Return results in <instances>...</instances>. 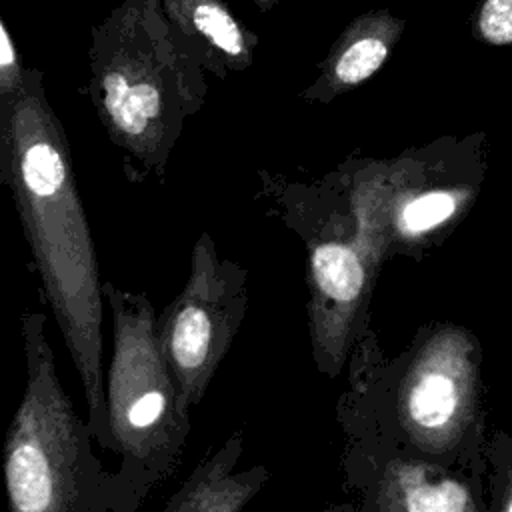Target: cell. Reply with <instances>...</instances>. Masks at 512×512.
<instances>
[{"label":"cell","mask_w":512,"mask_h":512,"mask_svg":"<svg viewBox=\"0 0 512 512\" xmlns=\"http://www.w3.org/2000/svg\"><path fill=\"white\" fill-rule=\"evenodd\" d=\"M26 80V70L20 64L14 40L6 22H0V102L12 98Z\"/></svg>","instance_id":"obj_14"},{"label":"cell","mask_w":512,"mask_h":512,"mask_svg":"<svg viewBox=\"0 0 512 512\" xmlns=\"http://www.w3.org/2000/svg\"><path fill=\"white\" fill-rule=\"evenodd\" d=\"M88 56L92 104L110 140L162 174L186 118L208 92L200 56L162 0H122L92 28Z\"/></svg>","instance_id":"obj_2"},{"label":"cell","mask_w":512,"mask_h":512,"mask_svg":"<svg viewBox=\"0 0 512 512\" xmlns=\"http://www.w3.org/2000/svg\"><path fill=\"white\" fill-rule=\"evenodd\" d=\"M472 34L490 46H512V0H480Z\"/></svg>","instance_id":"obj_13"},{"label":"cell","mask_w":512,"mask_h":512,"mask_svg":"<svg viewBox=\"0 0 512 512\" xmlns=\"http://www.w3.org/2000/svg\"><path fill=\"white\" fill-rule=\"evenodd\" d=\"M508 512H512V502H510V508H508Z\"/></svg>","instance_id":"obj_16"},{"label":"cell","mask_w":512,"mask_h":512,"mask_svg":"<svg viewBox=\"0 0 512 512\" xmlns=\"http://www.w3.org/2000/svg\"><path fill=\"white\" fill-rule=\"evenodd\" d=\"M244 446L242 430H234L194 468L162 512H240L268 480L264 466L238 468Z\"/></svg>","instance_id":"obj_8"},{"label":"cell","mask_w":512,"mask_h":512,"mask_svg":"<svg viewBox=\"0 0 512 512\" xmlns=\"http://www.w3.org/2000/svg\"><path fill=\"white\" fill-rule=\"evenodd\" d=\"M354 214V234L318 242L308 260L310 336L316 364L326 374H336L342 366L356 312L386 248L392 222L390 190L378 180L358 186Z\"/></svg>","instance_id":"obj_6"},{"label":"cell","mask_w":512,"mask_h":512,"mask_svg":"<svg viewBox=\"0 0 512 512\" xmlns=\"http://www.w3.org/2000/svg\"><path fill=\"white\" fill-rule=\"evenodd\" d=\"M162 6L202 64L218 76L252 64L256 36L234 18L222 0H162Z\"/></svg>","instance_id":"obj_9"},{"label":"cell","mask_w":512,"mask_h":512,"mask_svg":"<svg viewBox=\"0 0 512 512\" xmlns=\"http://www.w3.org/2000/svg\"><path fill=\"white\" fill-rule=\"evenodd\" d=\"M458 196L448 190H428L406 200L396 212V228L406 236L424 234L454 216Z\"/></svg>","instance_id":"obj_12"},{"label":"cell","mask_w":512,"mask_h":512,"mask_svg":"<svg viewBox=\"0 0 512 512\" xmlns=\"http://www.w3.org/2000/svg\"><path fill=\"white\" fill-rule=\"evenodd\" d=\"M402 30L404 22L388 10L368 12L352 20L332 44L320 78L304 90V96L326 102L372 78L400 40Z\"/></svg>","instance_id":"obj_7"},{"label":"cell","mask_w":512,"mask_h":512,"mask_svg":"<svg viewBox=\"0 0 512 512\" xmlns=\"http://www.w3.org/2000/svg\"><path fill=\"white\" fill-rule=\"evenodd\" d=\"M384 512H468V492L458 482H428L418 470L400 466L384 488Z\"/></svg>","instance_id":"obj_11"},{"label":"cell","mask_w":512,"mask_h":512,"mask_svg":"<svg viewBox=\"0 0 512 512\" xmlns=\"http://www.w3.org/2000/svg\"><path fill=\"white\" fill-rule=\"evenodd\" d=\"M182 292L158 316L166 360L186 410L198 406L246 312V272L220 260L208 232L192 248Z\"/></svg>","instance_id":"obj_5"},{"label":"cell","mask_w":512,"mask_h":512,"mask_svg":"<svg viewBox=\"0 0 512 512\" xmlns=\"http://www.w3.org/2000/svg\"><path fill=\"white\" fill-rule=\"evenodd\" d=\"M26 354V386L4 442V482L10 512H100V470L94 440L62 388L46 316L18 318Z\"/></svg>","instance_id":"obj_3"},{"label":"cell","mask_w":512,"mask_h":512,"mask_svg":"<svg viewBox=\"0 0 512 512\" xmlns=\"http://www.w3.org/2000/svg\"><path fill=\"white\" fill-rule=\"evenodd\" d=\"M258 8H262V10H270L272 6H276L280 0H252Z\"/></svg>","instance_id":"obj_15"},{"label":"cell","mask_w":512,"mask_h":512,"mask_svg":"<svg viewBox=\"0 0 512 512\" xmlns=\"http://www.w3.org/2000/svg\"><path fill=\"white\" fill-rule=\"evenodd\" d=\"M0 168L10 188L46 298L80 374L88 426L114 448L102 374V296L96 246L72 158L38 70L0 102Z\"/></svg>","instance_id":"obj_1"},{"label":"cell","mask_w":512,"mask_h":512,"mask_svg":"<svg viewBox=\"0 0 512 512\" xmlns=\"http://www.w3.org/2000/svg\"><path fill=\"white\" fill-rule=\"evenodd\" d=\"M460 406V386L448 356L438 346L428 350L402 386L400 410L408 428L418 434L444 430Z\"/></svg>","instance_id":"obj_10"},{"label":"cell","mask_w":512,"mask_h":512,"mask_svg":"<svg viewBox=\"0 0 512 512\" xmlns=\"http://www.w3.org/2000/svg\"><path fill=\"white\" fill-rule=\"evenodd\" d=\"M112 308V360L106 404L114 450L124 458L122 474L146 486L178 464L190 432L174 374L164 354L158 316L146 294L104 282Z\"/></svg>","instance_id":"obj_4"}]
</instances>
